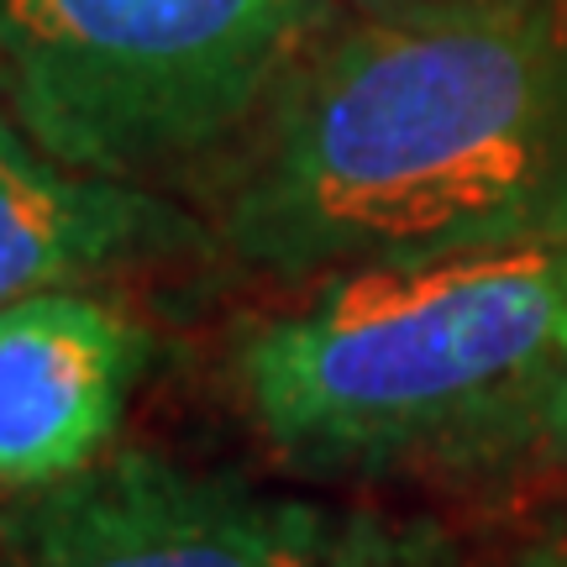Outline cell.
<instances>
[{"label":"cell","instance_id":"4","mask_svg":"<svg viewBox=\"0 0 567 567\" xmlns=\"http://www.w3.org/2000/svg\"><path fill=\"white\" fill-rule=\"evenodd\" d=\"M389 547L368 520L153 446L0 499V567H389Z\"/></svg>","mask_w":567,"mask_h":567},{"label":"cell","instance_id":"2","mask_svg":"<svg viewBox=\"0 0 567 567\" xmlns=\"http://www.w3.org/2000/svg\"><path fill=\"white\" fill-rule=\"evenodd\" d=\"M231 389L295 478L520 494L567 467V247L305 284L237 331Z\"/></svg>","mask_w":567,"mask_h":567},{"label":"cell","instance_id":"8","mask_svg":"<svg viewBox=\"0 0 567 567\" xmlns=\"http://www.w3.org/2000/svg\"><path fill=\"white\" fill-rule=\"evenodd\" d=\"M352 11H389V6H425V0H347Z\"/></svg>","mask_w":567,"mask_h":567},{"label":"cell","instance_id":"5","mask_svg":"<svg viewBox=\"0 0 567 567\" xmlns=\"http://www.w3.org/2000/svg\"><path fill=\"white\" fill-rule=\"evenodd\" d=\"M153 337L84 289L0 305V499L63 484L116 446Z\"/></svg>","mask_w":567,"mask_h":567},{"label":"cell","instance_id":"3","mask_svg":"<svg viewBox=\"0 0 567 567\" xmlns=\"http://www.w3.org/2000/svg\"><path fill=\"white\" fill-rule=\"evenodd\" d=\"M331 0H0V105L69 168L153 184L221 163Z\"/></svg>","mask_w":567,"mask_h":567},{"label":"cell","instance_id":"7","mask_svg":"<svg viewBox=\"0 0 567 567\" xmlns=\"http://www.w3.org/2000/svg\"><path fill=\"white\" fill-rule=\"evenodd\" d=\"M499 567H567V536H542V542H526L515 547Z\"/></svg>","mask_w":567,"mask_h":567},{"label":"cell","instance_id":"1","mask_svg":"<svg viewBox=\"0 0 567 567\" xmlns=\"http://www.w3.org/2000/svg\"><path fill=\"white\" fill-rule=\"evenodd\" d=\"M210 237L279 284L567 247V0L337 11L216 163Z\"/></svg>","mask_w":567,"mask_h":567},{"label":"cell","instance_id":"6","mask_svg":"<svg viewBox=\"0 0 567 567\" xmlns=\"http://www.w3.org/2000/svg\"><path fill=\"white\" fill-rule=\"evenodd\" d=\"M216 243L153 184L69 168L0 105V305L48 289H84Z\"/></svg>","mask_w":567,"mask_h":567}]
</instances>
